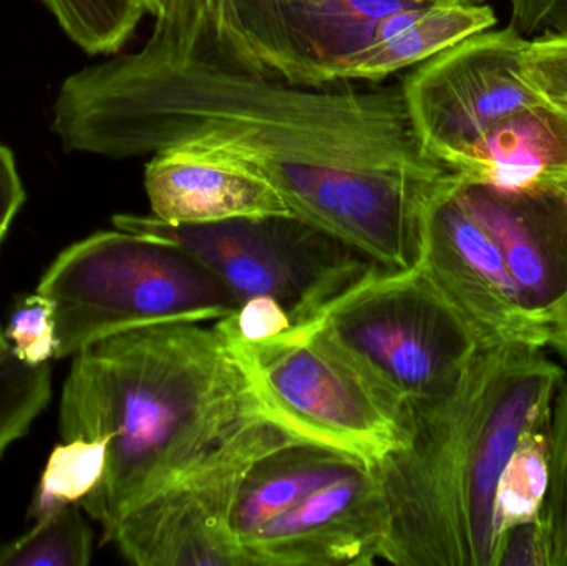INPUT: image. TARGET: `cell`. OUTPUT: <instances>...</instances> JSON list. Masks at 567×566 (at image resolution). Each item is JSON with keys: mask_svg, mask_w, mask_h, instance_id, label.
<instances>
[{"mask_svg": "<svg viewBox=\"0 0 567 566\" xmlns=\"http://www.w3.org/2000/svg\"><path fill=\"white\" fill-rule=\"evenodd\" d=\"M52 130L65 152L115 159L176 145L228 153L290 213L396 271L419 268L426 205L452 173L423 150L402 83L326 92L120 55L65 79Z\"/></svg>", "mask_w": 567, "mask_h": 566, "instance_id": "cell-1", "label": "cell"}, {"mask_svg": "<svg viewBox=\"0 0 567 566\" xmlns=\"http://www.w3.org/2000/svg\"><path fill=\"white\" fill-rule=\"evenodd\" d=\"M565 375L539 346L478 349L450 391L402 409L399 444L373 464L383 562L496 566L499 477L526 432L549 429Z\"/></svg>", "mask_w": 567, "mask_h": 566, "instance_id": "cell-2", "label": "cell"}, {"mask_svg": "<svg viewBox=\"0 0 567 566\" xmlns=\"http://www.w3.org/2000/svg\"><path fill=\"white\" fill-rule=\"evenodd\" d=\"M259 414L218 322L133 329L72 356L62 389V441L109 439L99 487L80 507L118 522L243 422Z\"/></svg>", "mask_w": 567, "mask_h": 566, "instance_id": "cell-3", "label": "cell"}, {"mask_svg": "<svg viewBox=\"0 0 567 566\" xmlns=\"http://www.w3.org/2000/svg\"><path fill=\"white\" fill-rule=\"evenodd\" d=\"M37 291L55 306V359L120 332L216 322L239 308L231 291L169 239L115 228L63 249Z\"/></svg>", "mask_w": 567, "mask_h": 566, "instance_id": "cell-4", "label": "cell"}, {"mask_svg": "<svg viewBox=\"0 0 567 566\" xmlns=\"http://www.w3.org/2000/svg\"><path fill=\"white\" fill-rule=\"evenodd\" d=\"M400 412L453 388L478 352L462 316L420 268H379L310 325Z\"/></svg>", "mask_w": 567, "mask_h": 566, "instance_id": "cell-5", "label": "cell"}, {"mask_svg": "<svg viewBox=\"0 0 567 566\" xmlns=\"http://www.w3.org/2000/svg\"><path fill=\"white\" fill-rule=\"evenodd\" d=\"M113 226L175 243L239 305L255 296L278 299L293 328L310 325L333 299L383 268L293 213L212 225H166L152 215H116Z\"/></svg>", "mask_w": 567, "mask_h": 566, "instance_id": "cell-6", "label": "cell"}, {"mask_svg": "<svg viewBox=\"0 0 567 566\" xmlns=\"http://www.w3.org/2000/svg\"><path fill=\"white\" fill-rule=\"evenodd\" d=\"M226 338L259 414L297 441L369 464L399 444L402 412L310 326L265 342Z\"/></svg>", "mask_w": 567, "mask_h": 566, "instance_id": "cell-7", "label": "cell"}, {"mask_svg": "<svg viewBox=\"0 0 567 566\" xmlns=\"http://www.w3.org/2000/svg\"><path fill=\"white\" fill-rule=\"evenodd\" d=\"M290 442L300 441L252 415L130 511L106 544L138 566H246L231 531L239 488L259 459Z\"/></svg>", "mask_w": 567, "mask_h": 566, "instance_id": "cell-8", "label": "cell"}, {"mask_svg": "<svg viewBox=\"0 0 567 566\" xmlns=\"http://www.w3.org/2000/svg\"><path fill=\"white\" fill-rule=\"evenodd\" d=\"M529 39L512 25L485 30L432 56L402 82L426 155L446 166L489 126L545 102L526 73Z\"/></svg>", "mask_w": 567, "mask_h": 566, "instance_id": "cell-9", "label": "cell"}, {"mask_svg": "<svg viewBox=\"0 0 567 566\" xmlns=\"http://www.w3.org/2000/svg\"><path fill=\"white\" fill-rule=\"evenodd\" d=\"M456 189L495 239L546 348L567 359V182L509 188L456 175Z\"/></svg>", "mask_w": 567, "mask_h": 566, "instance_id": "cell-10", "label": "cell"}, {"mask_svg": "<svg viewBox=\"0 0 567 566\" xmlns=\"http://www.w3.org/2000/svg\"><path fill=\"white\" fill-rule=\"evenodd\" d=\"M419 268L462 316L480 349H546L545 338L519 305L495 239L460 196L455 172L440 183L426 205Z\"/></svg>", "mask_w": 567, "mask_h": 566, "instance_id": "cell-11", "label": "cell"}, {"mask_svg": "<svg viewBox=\"0 0 567 566\" xmlns=\"http://www.w3.org/2000/svg\"><path fill=\"white\" fill-rule=\"evenodd\" d=\"M419 0H236L239 32L266 79L310 89L346 82L383 19Z\"/></svg>", "mask_w": 567, "mask_h": 566, "instance_id": "cell-12", "label": "cell"}, {"mask_svg": "<svg viewBox=\"0 0 567 566\" xmlns=\"http://www.w3.org/2000/svg\"><path fill=\"white\" fill-rule=\"evenodd\" d=\"M383 541L379 478L357 459L259 528L243 555L248 566H367L382 560Z\"/></svg>", "mask_w": 567, "mask_h": 566, "instance_id": "cell-13", "label": "cell"}, {"mask_svg": "<svg viewBox=\"0 0 567 566\" xmlns=\"http://www.w3.org/2000/svg\"><path fill=\"white\" fill-rule=\"evenodd\" d=\"M145 189L152 216L166 225H212L290 213L258 169L203 146L176 145L153 153L145 166Z\"/></svg>", "mask_w": 567, "mask_h": 566, "instance_id": "cell-14", "label": "cell"}, {"mask_svg": "<svg viewBox=\"0 0 567 566\" xmlns=\"http://www.w3.org/2000/svg\"><path fill=\"white\" fill-rule=\"evenodd\" d=\"M446 168L472 182L529 186L567 182V103L525 106L489 126Z\"/></svg>", "mask_w": 567, "mask_h": 566, "instance_id": "cell-15", "label": "cell"}, {"mask_svg": "<svg viewBox=\"0 0 567 566\" xmlns=\"http://www.w3.org/2000/svg\"><path fill=\"white\" fill-rule=\"evenodd\" d=\"M136 65H202L258 76L239 32L236 0H165Z\"/></svg>", "mask_w": 567, "mask_h": 566, "instance_id": "cell-16", "label": "cell"}, {"mask_svg": "<svg viewBox=\"0 0 567 566\" xmlns=\"http://www.w3.org/2000/svg\"><path fill=\"white\" fill-rule=\"evenodd\" d=\"M495 23V12L485 3L422 7L395 35L372 43L359 53L347 70L346 80L383 82L393 73L420 65L475 33L493 29Z\"/></svg>", "mask_w": 567, "mask_h": 566, "instance_id": "cell-17", "label": "cell"}, {"mask_svg": "<svg viewBox=\"0 0 567 566\" xmlns=\"http://www.w3.org/2000/svg\"><path fill=\"white\" fill-rule=\"evenodd\" d=\"M548 457L549 429H535L519 439L496 487L498 541L509 528L539 521L548 491Z\"/></svg>", "mask_w": 567, "mask_h": 566, "instance_id": "cell-18", "label": "cell"}, {"mask_svg": "<svg viewBox=\"0 0 567 566\" xmlns=\"http://www.w3.org/2000/svg\"><path fill=\"white\" fill-rule=\"evenodd\" d=\"M106 461L109 439H70L56 445L43 469L29 518L39 521L63 505H82L102 482Z\"/></svg>", "mask_w": 567, "mask_h": 566, "instance_id": "cell-19", "label": "cell"}, {"mask_svg": "<svg viewBox=\"0 0 567 566\" xmlns=\"http://www.w3.org/2000/svg\"><path fill=\"white\" fill-rule=\"evenodd\" d=\"M93 532L80 505H63L16 541L0 545V566H86Z\"/></svg>", "mask_w": 567, "mask_h": 566, "instance_id": "cell-20", "label": "cell"}, {"mask_svg": "<svg viewBox=\"0 0 567 566\" xmlns=\"http://www.w3.org/2000/svg\"><path fill=\"white\" fill-rule=\"evenodd\" d=\"M90 55H115L145 16L138 0H40Z\"/></svg>", "mask_w": 567, "mask_h": 566, "instance_id": "cell-21", "label": "cell"}, {"mask_svg": "<svg viewBox=\"0 0 567 566\" xmlns=\"http://www.w3.org/2000/svg\"><path fill=\"white\" fill-rule=\"evenodd\" d=\"M52 398L50 364L29 366L16 356L0 361V457L27 435Z\"/></svg>", "mask_w": 567, "mask_h": 566, "instance_id": "cell-22", "label": "cell"}, {"mask_svg": "<svg viewBox=\"0 0 567 566\" xmlns=\"http://www.w3.org/2000/svg\"><path fill=\"white\" fill-rule=\"evenodd\" d=\"M548 566H567V374L549 419L548 491L542 514Z\"/></svg>", "mask_w": 567, "mask_h": 566, "instance_id": "cell-23", "label": "cell"}, {"mask_svg": "<svg viewBox=\"0 0 567 566\" xmlns=\"http://www.w3.org/2000/svg\"><path fill=\"white\" fill-rule=\"evenodd\" d=\"M12 354L29 366L49 364L56 358L55 306L42 292L17 299L3 328Z\"/></svg>", "mask_w": 567, "mask_h": 566, "instance_id": "cell-24", "label": "cell"}, {"mask_svg": "<svg viewBox=\"0 0 567 566\" xmlns=\"http://www.w3.org/2000/svg\"><path fill=\"white\" fill-rule=\"evenodd\" d=\"M216 322L229 338L245 342L269 341L293 328L289 311L271 296L246 299L231 316Z\"/></svg>", "mask_w": 567, "mask_h": 566, "instance_id": "cell-25", "label": "cell"}, {"mask_svg": "<svg viewBox=\"0 0 567 566\" xmlns=\"http://www.w3.org/2000/svg\"><path fill=\"white\" fill-rule=\"evenodd\" d=\"M526 73L546 99L567 103V33H545L529 40Z\"/></svg>", "mask_w": 567, "mask_h": 566, "instance_id": "cell-26", "label": "cell"}, {"mask_svg": "<svg viewBox=\"0 0 567 566\" xmlns=\"http://www.w3.org/2000/svg\"><path fill=\"white\" fill-rule=\"evenodd\" d=\"M512 27L528 39L545 33H567V0H509Z\"/></svg>", "mask_w": 567, "mask_h": 566, "instance_id": "cell-27", "label": "cell"}, {"mask_svg": "<svg viewBox=\"0 0 567 566\" xmlns=\"http://www.w3.org/2000/svg\"><path fill=\"white\" fill-rule=\"evenodd\" d=\"M548 566L542 522L509 528L499 541L496 566Z\"/></svg>", "mask_w": 567, "mask_h": 566, "instance_id": "cell-28", "label": "cell"}, {"mask_svg": "<svg viewBox=\"0 0 567 566\" xmlns=\"http://www.w3.org/2000/svg\"><path fill=\"white\" fill-rule=\"evenodd\" d=\"M25 199L27 193L17 172L16 156L9 146L0 143V246Z\"/></svg>", "mask_w": 567, "mask_h": 566, "instance_id": "cell-29", "label": "cell"}, {"mask_svg": "<svg viewBox=\"0 0 567 566\" xmlns=\"http://www.w3.org/2000/svg\"><path fill=\"white\" fill-rule=\"evenodd\" d=\"M138 2L142 3L146 13H150V16H153L156 19V17L162 13L163 2H165V0H138Z\"/></svg>", "mask_w": 567, "mask_h": 566, "instance_id": "cell-30", "label": "cell"}, {"mask_svg": "<svg viewBox=\"0 0 567 566\" xmlns=\"http://www.w3.org/2000/svg\"><path fill=\"white\" fill-rule=\"evenodd\" d=\"M419 2L430 3H456V6H480V3H485L486 0H419Z\"/></svg>", "mask_w": 567, "mask_h": 566, "instance_id": "cell-31", "label": "cell"}, {"mask_svg": "<svg viewBox=\"0 0 567 566\" xmlns=\"http://www.w3.org/2000/svg\"><path fill=\"white\" fill-rule=\"evenodd\" d=\"M12 354V348H10L9 341L6 339V335H3L2 325H0V361L9 358Z\"/></svg>", "mask_w": 567, "mask_h": 566, "instance_id": "cell-32", "label": "cell"}]
</instances>
